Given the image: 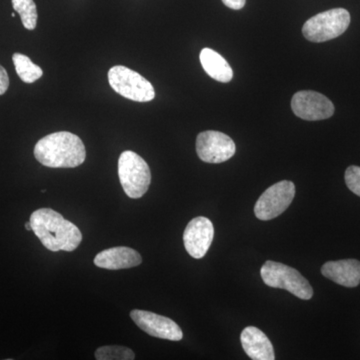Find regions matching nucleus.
Wrapping results in <instances>:
<instances>
[{"label":"nucleus","instance_id":"obj_7","mask_svg":"<svg viewBox=\"0 0 360 360\" xmlns=\"http://www.w3.org/2000/svg\"><path fill=\"white\" fill-rule=\"evenodd\" d=\"M295 196V186L290 180H283L267 188L255 206V214L259 220H271L283 214Z\"/></svg>","mask_w":360,"mask_h":360},{"label":"nucleus","instance_id":"obj_16","mask_svg":"<svg viewBox=\"0 0 360 360\" xmlns=\"http://www.w3.org/2000/svg\"><path fill=\"white\" fill-rule=\"evenodd\" d=\"M13 60L18 77L25 84H33L44 75L41 68L39 65H34L32 59L25 54L14 53Z\"/></svg>","mask_w":360,"mask_h":360},{"label":"nucleus","instance_id":"obj_14","mask_svg":"<svg viewBox=\"0 0 360 360\" xmlns=\"http://www.w3.org/2000/svg\"><path fill=\"white\" fill-rule=\"evenodd\" d=\"M241 345L245 354L253 360H274V347L269 338L255 326L243 329L240 335Z\"/></svg>","mask_w":360,"mask_h":360},{"label":"nucleus","instance_id":"obj_21","mask_svg":"<svg viewBox=\"0 0 360 360\" xmlns=\"http://www.w3.org/2000/svg\"><path fill=\"white\" fill-rule=\"evenodd\" d=\"M224 6L229 8L234 9V11H239L243 8L245 6L246 0H222Z\"/></svg>","mask_w":360,"mask_h":360},{"label":"nucleus","instance_id":"obj_18","mask_svg":"<svg viewBox=\"0 0 360 360\" xmlns=\"http://www.w3.org/2000/svg\"><path fill=\"white\" fill-rule=\"evenodd\" d=\"M97 360H134V352L129 347L120 345H108L97 348L96 352Z\"/></svg>","mask_w":360,"mask_h":360},{"label":"nucleus","instance_id":"obj_5","mask_svg":"<svg viewBox=\"0 0 360 360\" xmlns=\"http://www.w3.org/2000/svg\"><path fill=\"white\" fill-rule=\"evenodd\" d=\"M350 25V14L345 8H333L309 18L302 27L305 39L326 42L343 34Z\"/></svg>","mask_w":360,"mask_h":360},{"label":"nucleus","instance_id":"obj_22","mask_svg":"<svg viewBox=\"0 0 360 360\" xmlns=\"http://www.w3.org/2000/svg\"><path fill=\"white\" fill-rule=\"evenodd\" d=\"M25 229L26 231H32V224H30V222H26L25 224Z\"/></svg>","mask_w":360,"mask_h":360},{"label":"nucleus","instance_id":"obj_3","mask_svg":"<svg viewBox=\"0 0 360 360\" xmlns=\"http://www.w3.org/2000/svg\"><path fill=\"white\" fill-rule=\"evenodd\" d=\"M118 176L129 198L136 200L148 193L151 182L150 168L146 161L134 151H123L120 155Z\"/></svg>","mask_w":360,"mask_h":360},{"label":"nucleus","instance_id":"obj_4","mask_svg":"<svg viewBox=\"0 0 360 360\" xmlns=\"http://www.w3.org/2000/svg\"><path fill=\"white\" fill-rule=\"evenodd\" d=\"M260 274L264 283L270 288L288 290L303 300H309L314 296L309 281L288 265L269 260L262 267Z\"/></svg>","mask_w":360,"mask_h":360},{"label":"nucleus","instance_id":"obj_8","mask_svg":"<svg viewBox=\"0 0 360 360\" xmlns=\"http://www.w3.org/2000/svg\"><path fill=\"white\" fill-rule=\"evenodd\" d=\"M236 143L229 135L219 131L201 132L196 139V153L207 163H222L236 155Z\"/></svg>","mask_w":360,"mask_h":360},{"label":"nucleus","instance_id":"obj_10","mask_svg":"<svg viewBox=\"0 0 360 360\" xmlns=\"http://www.w3.org/2000/svg\"><path fill=\"white\" fill-rule=\"evenodd\" d=\"M130 317L141 330L153 338L172 341H179L184 338L181 328L168 317L139 309L132 310Z\"/></svg>","mask_w":360,"mask_h":360},{"label":"nucleus","instance_id":"obj_19","mask_svg":"<svg viewBox=\"0 0 360 360\" xmlns=\"http://www.w3.org/2000/svg\"><path fill=\"white\" fill-rule=\"evenodd\" d=\"M345 177L349 191L360 198V167L355 165L348 167Z\"/></svg>","mask_w":360,"mask_h":360},{"label":"nucleus","instance_id":"obj_6","mask_svg":"<svg viewBox=\"0 0 360 360\" xmlns=\"http://www.w3.org/2000/svg\"><path fill=\"white\" fill-rule=\"evenodd\" d=\"M110 86L120 96L137 103H148L155 97L153 84L139 73L122 65H116L108 71Z\"/></svg>","mask_w":360,"mask_h":360},{"label":"nucleus","instance_id":"obj_17","mask_svg":"<svg viewBox=\"0 0 360 360\" xmlns=\"http://www.w3.org/2000/svg\"><path fill=\"white\" fill-rule=\"evenodd\" d=\"M14 11L20 15L26 30H33L37 25V8L33 0H11Z\"/></svg>","mask_w":360,"mask_h":360},{"label":"nucleus","instance_id":"obj_2","mask_svg":"<svg viewBox=\"0 0 360 360\" xmlns=\"http://www.w3.org/2000/svg\"><path fill=\"white\" fill-rule=\"evenodd\" d=\"M34 156L44 167L73 168L84 162L86 150L77 135L59 131L40 139L35 146Z\"/></svg>","mask_w":360,"mask_h":360},{"label":"nucleus","instance_id":"obj_1","mask_svg":"<svg viewBox=\"0 0 360 360\" xmlns=\"http://www.w3.org/2000/svg\"><path fill=\"white\" fill-rule=\"evenodd\" d=\"M30 221L32 231L44 248L53 252L73 251L82 243V231L77 225L51 208L35 210Z\"/></svg>","mask_w":360,"mask_h":360},{"label":"nucleus","instance_id":"obj_15","mask_svg":"<svg viewBox=\"0 0 360 360\" xmlns=\"http://www.w3.org/2000/svg\"><path fill=\"white\" fill-rule=\"evenodd\" d=\"M200 58L203 70L213 79L226 84L233 78V71L231 65L219 52L210 49H203Z\"/></svg>","mask_w":360,"mask_h":360},{"label":"nucleus","instance_id":"obj_12","mask_svg":"<svg viewBox=\"0 0 360 360\" xmlns=\"http://www.w3.org/2000/svg\"><path fill=\"white\" fill-rule=\"evenodd\" d=\"M101 269L118 270L139 266L142 262L141 255L127 246L108 248L99 252L94 260Z\"/></svg>","mask_w":360,"mask_h":360},{"label":"nucleus","instance_id":"obj_23","mask_svg":"<svg viewBox=\"0 0 360 360\" xmlns=\"http://www.w3.org/2000/svg\"><path fill=\"white\" fill-rule=\"evenodd\" d=\"M11 16H13V18H14V16H15V13H11Z\"/></svg>","mask_w":360,"mask_h":360},{"label":"nucleus","instance_id":"obj_20","mask_svg":"<svg viewBox=\"0 0 360 360\" xmlns=\"http://www.w3.org/2000/svg\"><path fill=\"white\" fill-rule=\"evenodd\" d=\"M9 86V77L6 70L0 65V96L6 94Z\"/></svg>","mask_w":360,"mask_h":360},{"label":"nucleus","instance_id":"obj_11","mask_svg":"<svg viewBox=\"0 0 360 360\" xmlns=\"http://www.w3.org/2000/svg\"><path fill=\"white\" fill-rule=\"evenodd\" d=\"M214 238V227L206 217H196L189 221L184 233V243L188 255L200 259L206 255Z\"/></svg>","mask_w":360,"mask_h":360},{"label":"nucleus","instance_id":"obj_9","mask_svg":"<svg viewBox=\"0 0 360 360\" xmlns=\"http://www.w3.org/2000/svg\"><path fill=\"white\" fill-rule=\"evenodd\" d=\"M291 108L297 117L309 122L328 120L335 113V105L328 97L310 90L296 92L291 99Z\"/></svg>","mask_w":360,"mask_h":360},{"label":"nucleus","instance_id":"obj_13","mask_svg":"<svg viewBox=\"0 0 360 360\" xmlns=\"http://www.w3.org/2000/svg\"><path fill=\"white\" fill-rule=\"evenodd\" d=\"M321 274L340 285L356 288L360 283V262L356 259L328 262L322 265Z\"/></svg>","mask_w":360,"mask_h":360}]
</instances>
